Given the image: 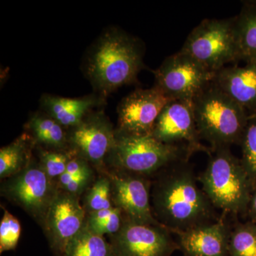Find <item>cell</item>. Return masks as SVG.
I'll return each instance as SVG.
<instances>
[{
    "mask_svg": "<svg viewBox=\"0 0 256 256\" xmlns=\"http://www.w3.org/2000/svg\"><path fill=\"white\" fill-rule=\"evenodd\" d=\"M152 181L151 206L160 225L178 234L215 222V208L197 183L188 160L170 165Z\"/></svg>",
    "mask_w": 256,
    "mask_h": 256,
    "instance_id": "1",
    "label": "cell"
},
{
    "mask_svg": "<svg viewBox=\"0 0 256 256\" xmlns=\"http://www.w3.org/2000/svg\"><path fill=\"white\" fill-rule=\"evenodd\" d=\"M143 66L139 42L112 30L96 43L89 56L87 73L94 86L108 94L134 82Z\"/></svg>",
    "mask_w": 256,
    "mask_h": 256,
    "instance_id": "2",
    "label": "cell"
},
{
    "mask_svg": "<svg viewBox=\"0 0 256 256\" xmlns=\"http://www.w3.org/2000/svg\"><path fill=\"white\" fill-rule=\"evenodd\" d=\"M194 112L201 140L210 151L240 146L249 114L214 82L194 98Z\"/></svg>",
    "mask_w": 256,
    "mask_h": 256,
    "instance_id": "3",
    "label": "cell"
},
{
    "mask_svg": "<svg viewBox=\"0 0 256 256\" xmlns=\"http://www.w3.org/2000/svg\"><path fill=\"white\" fill-rule=\"evenodd\" d=\"M210 154L206 169L198 178L202 190L215 208L225 214H247L252 184L240 160L229 148Z\"/></svg>",
    "mask_w": 256,
    "mask_h": 256,
    "instance_id": "4",
    "label": "cell"
},
{
    "mask_svg": "<svg viewBox=\"0 0 256 256\" xmlns=\"http://www.w3.org/2000/svg\"><path fill=\"white\" fill-rule=\"evenodd\" d=\"M192 153L185 148L160 142L152 136H134L116 131V142L106 160L110 170L149 178Z\"/></svg>",
    "mask_w": 256,
    "mask_h": 256,
    "instance_id": "5",
    "label": "cell"
},
{
    "mask_svg": "<svg viewBox=\"0 0 256 256\" xmlns=\"http://www.w3.org/2000/svg\"><path fill=\"white\" fill-rule=\"evenodd\" d=\"M212 72L240 60L235 18L204 20L194 28L180 50Z\"/></svg>",
    "mask_w": 256,
    "mask_h": 256,
    "instance_id": "6",
    "label": "cell"
},
{
    "mask_svg": "<svg viewBox=\"0 0 256 256\" xmlns=\"http://www.w3.org/2000/svg\"><path fill=\"white\" fill-rule=\"evenodd\" d=\"M58 190L55 180L32 160L22 171L3 181L0 192L2 196L21 207L42 226Z\"/></svg>",
    "mask_w": 256,
    "mask_h": 256,
    "instance_id": "7",
    "label": "cell"
},
{
    "mask_svg": "<svg viewBox=\"0 0 256 256\" xmlns=\"http://www.w3.org/2000/svg\"><path fill=\"white\" fill-rule=\"evenodd\" d=\"M153 73L156 86L172 100H194L216 74L181 50L168 57Z\"/></svg>",
    "mask_w": 256,
    "mask_h": 256,
    "instance_id": "8",
    "label": "cell"
},
{
    "mask_svg": "<svg viewBox=\"0 0 256 256\" xmlns=\"http://www.w3.org/2000/svg\"><path fill=\"white\" fill-rule=\"evenodd\" d=\"M102 173L110 178L112 204L120 210L124 220L161 226L152 210L150 178L119 170H106Z\"/></svg>",
    "mask_w": 256,
    "mask_h": 256,
    "instance_id": "9",
    "label": "cell"
},
{
    "mask_svg": "<svg viewBox=\"0 0 256 256\" xmlns=\"http://www.w3.org/2000/svg\"><path fill=\"white\" fill-rule=\"evenodd\" d=\"M171 234L162 226L124 220L110 242L114 256H171L178 249Z\"/></svg>",
    "mask_w": 256,
    "mask_h": 256,
    "instance_id": "10",
    "label": "cell"
},
{
    "mask_svg": "<svg viewBox=\"0 0 256 256\" xmlns=\"http://www.w3.org/2000/svg\"><path fill=\"white\" fill-rule=\"evenodd\" d=\"M152 136L160 142L185 148L192 154L202 151L210 154L200 140L194 112L193 100H172L156 119Z\"/></svg>",
    "mask_w": 256,
    "mask_h": 256,
    "instance_id": "11",
    "label": "cell"
},
{
    "mask_svg": "<svg viewBox=\"0 0 256 256\" xmlns=\"http://www.w3.org/2000/svg\"><path fill=\"white\" fill-rule=\"evenodd\" d=\"M86 216L80 197L58 190L42 225L54 256H64L69 242L85 226Z\"/></svg>",
    "mask_w": 256,
    "mask_h": 256,
    "instance_id": "12",
    "label": "cell"
},
{
    "mask_svg": "<svg viewBox=\"0 0 256 256\" xmlns=\"http://www.w3.org/2000/svg\"><path fill=\"white\" fill-rule=\"evenodd\" d=\"M172 100L154 86L131 92L118 108V132L128 136H151L158 118L165 106Z\"/></svg>",
    "mask_w": 256,
    "mask_h": 256,
    "instance_id": "13",
    "label": "cell"
},
{
    "mask_svg": "<svg viewBox=\"0 0 256 256\" xmlns=\"http://www.w3.org/2000/svg\"><path fill=\"white\" fill-rule=\"evenodd\" d=\"M116 130L102 114L86 116L69 130L70 151L100 171H105L106 160L116 142Z\"/></svg>",
    "mask_w": 256,
    "mask_h": 256,
    "instance_id": "14",
    "label": "cell"
},
{
    "mask_svg": "<svg viewBox=\"0 0 256 256\" xmlns=\"http://www.w3.org/2000/svg\"><path fill=\"white\" fill-rule=\"evenodd\" d=\"M230 230L222 220L176 234L178 249L185 256H229Z\"/></svg>",
    "mask_w": 256,
    "mask_h": 256,
    "instance_id": "15",
    "label": "cell"
},
{
    "mask_svg": "<svg viewBox=\"0 0 256 256\" xmlns=\"http://www.w3.org/2000/svg\"><path fill=\"white\" fill-rule=\"evenodd\" d=\"M213 82L249 114H256V62L226 66L216 72Z\"/></svg>",
    "mask_w": 256,
    "mask_h": 256,
    "instance_id": "16",
    "label": "cell"
},
{
    "mask_svg": "<svg viewBox=\"0 0 256 256\" xmlns=\"http://www.w3.org/2000/svg\"><path fill=\"white\" fill-rule=\"evenodd\" d=\"M96 104V99L90 97L68 98L46 96L42 99L46 114L69 130L80 124Z\"/></svg>",
    "mask_w": 256,
    "mask_h": 256,
    "instance_id": "17",
    "label": "cell"
},
{
    "mask_svg": "<svg viewBox=\"0 0 256 256\" xmlns=\"http://www.w3.org/2000/svg\"><path fill=\"white\" fill-rule=\"evenodd\" d=\"M34 139L48 149L64 150L68 146V132L48 114H36L28 124Z\"/></svg>",
    "mask_w": 256,
    "mask_h": 256,
    "instance_id": "18",
    "label": "cell"
},
{
    "mask_svg": "<svg viewBox=\"0 0 256 256\" xmlns=\"http://www.w3.org/2000/svg\"><path fill=\"white\" fill-rule=\"evenodd\" d=\"M240 60L256 62V6L248 2L235 16Z\"/></svg>",
    "mask_w": 256,
    "mask_h": 256,
    "instance_id": "19",
    "label": "cell"
},
{
    "mask_svg": "<svg viewBox=\"0 0 256 256\" xmlns=\"http://www.w3.org/2000/svg\"><path fill=\"white\" fill-rule=\"evenodd\" d=\"M28 138L22 136L0 150V178L6 180L22 171L32 161Z\"/></svg>",
    "mask_w": 256,
    "mask_h": 256,
    "instance_id": "20",
    "label": "cell"
},
{
    "mask_svg": "<svg viewBox=\"0 0 256 256\" xmlns=\"http://www.w3.org/2000/svg\"><path fill=\"white\" fill-rule=\"evenodd\" d=\"M64 256H114V254L110 242L85 226L69 242Z\"/></svg>",
    "mask_w": 256,
    "mask_h": 256,
    "instance_id": "21",
    "label": "cell"
},
{
    "mask_svg": "<svg viewBox=\"0 0 256 256\" xmlns=\"http://www.w3.org/2000/svg\"><path fill=\"white\" fill-rule=\"evenodd\" d=\"M229 256H256V224H238L230 230Z\"/></svg>",
    "mask_w": 256,
    "mask_h": 256,
    "instance_id": "22",
    "label": "cell"
},
{
    "mask_svg": "<svg viewBox=\"0 0 256 256\" xmlns=\"http://www.w3.org/2000/svg\"><path fill=\"white\" fill-rule=\"evenodd\" d=\"M124 217L117 207L99 210L87 214L85 226L92 233L104 236L119 232L124 225Z\"/></svg>",
    "mask_w": 256,
    "mask_h": 256,
    "instance_id": "23",
    "label": "cell"
},
{
    "mask_svg": "<svg viewBox=\"0 0 256 256\" xmlns=\"http://www.w3.org/2000/svg\"><path fill=\"white\" fill-rule=\"evenodd\" d=\"M85 192L82 206L87 214L114 207L111 198V183L108 176L102 173Z\"/></svg>",
    "mask_w": 256,
    "mask_h": 256,
    "instance_id": "24",
    "label": "cell"
},
{
    "mask_svg": "<svg viewBox=\"0 0 256 256\" xmlns=\"http://www.w3.org/2000/svg\"><path fill=\"white\" fill-rule=\"evenodd\" d=\"M240 146L242 166L252 184H256V114H249Z\"/></svg>",
    "mask_w": 256,
    "mask_h": 256,
    "instance_id": "25",
    "label": "cell"
},
{
    "mask_svg": "<svg viewBox=\"0 0 256 256\" xmlns=\"http://www.w3.org/2000/svg\"><path fill=\"white\" fill-rule=\"evenodd\" d=\"M75 156L70 150H41L40 151V163L42 169L52 180H55L66 171L69 161Z\"/></svg>",
    "mask_w": 256,
    "mask_h": 256,
    "instance_id": "26",
    "label": "cell"
},
{
    "mask_svg": "<svg viewBox=\"0 0 256 256\" xmlns=\"http://www.w3.org/2000/svg\"><path fill=\"white\" fill-rule=\"evenodd\" d=\"M21 224L16 217L4 208L0 222V252L14 250L21 236Z\"/></svg>",
    "mask_w": 256,
    "mask_h": 256,
    "instance_id": "27",
    "label": "cell"
},
{
    "mask_svg": "<svg viewBox=\"0 0 256 256\" xmlns=\"http://www.w3.org/2000/svg\"><path fill=\"white\" fill-rule=\"evenodd\" d=\"M247 214L250 218V220L256 224V184L252 188V196L249 202Z\"/></svg>",
    "mask_w": 256,
    "mask_h": 256,
    "instance_id": "28",
    "label": "cell"
},
{
    "mask_svg": "<svg viewBox=\"0 0 256 256\" xmlns=\"http://www.w3.org/2000/svg\"><path fill=\"white\" fill-rule=\"evenodd\" d=\"M249 2L252 3V4L256 5V1H250Z\"/></svg>",
    "mask_w": 256,
    "mask_h": 256,
    "instance_id": "29",
    "label": "cell"
},
{
    "mask_svg": "<svg viewBox=\"0 0 256 256\" xmlns=\"http://www.w3.org/2000/svg\"></svg>",
    "mask_w": 256,
    "mask_h": 256,
    "instance_id": "30",
    "label": "cell"
}]
</instances>
